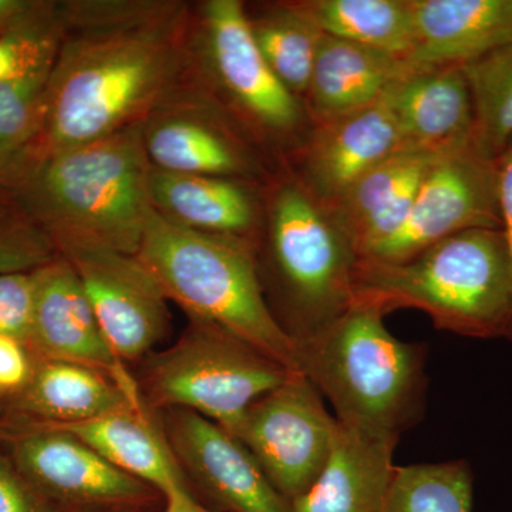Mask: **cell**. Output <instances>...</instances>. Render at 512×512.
<instances>
[{"mask_svg": "<svg viewBox=\"0 0 512 512\" xmlns=\"http://www.w3.org/2000/svg\"><path fill=\"white\" fill-rule=\"evenodd\" d=\"M190 5L62 0V37L29 164L146 119L184 72Z\"/></svg>", "mask_w": 512, "mask_h": 512, "instance_id": "obj_1", "label": "cell"}, {"mask_svg": "<svg viewBox=\"0 0 512 512\" xmlns=\"http://www.w3.org/2000/svg\"><path fill=\"white\" fill-rule=\"evenodd\" d=\"M140 123L26 165L0 192L52 242L136 255L153 214Z\"/></svg>", "mask_w": 512, "mask_h": 512, "instance_id": "obj_2", "label": "cell"}, {"mask_svg": "<svg viewBox=\"0 0 512 512\" xmlns=\"http://www.w3.org/2000/svg\"><path fill=\"white\" fill-rule=\"evenodd\" d=\"M353 302L384 315L419 309L437 329L466 338L508 339L512 266L503 231L467 229L402 262L357 258Z\"/></svg>", "mask_w": 512, "mask_h": 512, "instance_id": "obj_3", "label": "cell"}, {"mask_svg": "<svg viewBox=\"0 0 512 512\" xmlns=\"http://www.w3.org/2000/svg\"><path fill=\"white\" fill-rule=\"evenodd\" d=\"M264 205L258 272L269 308L298 348L352 305L357 254L285 165L266 181Z\"/></svg>", "mask_w": 512, "mask_h": 512, "instance_id": "obj_4", "label": "cell"}, {"mask_svg": "<svg viewBox=\"0 0 512 512\" xmlns=\"http://www.w3.org/2000/svg\"><path fill=\"white\" fill-rule=\"evenodd\" d=\"M136 258L190 320L227 330L301 373L296 343L266 301L254 244L190 231L153 211Z\"/></svg>", "mask_w": 512, "mask_h": 512, "instance_id": "obj_5", "label": "cell"}, {"mask_svg": "<svg viewBox=\"0 0 512 512\" xmlns=\"http://www.w3.org/2000/svg\"><path fill=\"white\" fill-rule=\"evenodd\" d=\"M383 318L376 306L353 302L298 345L299 367L328 397L336 420L400 439L424 407V349L397 339Z\"/></svg>", "mask_w": 512, "mask_h": 512, "instance_id": "obj_6", "label": "cell"}, {"mask_svg": "<svg viewBox=\"0 0 512 512\" xmlns=\"http://www.w3.org/2000/svg\"><path fill=\"white\" fill-rule=\"evenodd\" d=\"M183 79L210 97L279 165L296 151L301 100L279 82L256 46L241 0L191 2Z\"/></svg>", "mask_w": 512, "mask_h": 512, "instance_id": "obj_7", "label": "cell"}, {"mask_svg": "<svg viewBox=\"0 0 512 512\" xmlns=\"http://www.w3.org/2000/svg\"><path fill=\"white\" fill-rule=\"evenodd\" d=\"M292 373L227 330L190 320L174 345L144 357L136 380L151 412L191 410L235 437L249 407Z\"/></svg>", "mask_w": 512, "mask_h": 512, "instance_id": "obj_8", "label": "cell"}, {"mask_svg": "<svg viewBox=\"0 0 512 512\" xmlns=\"http://www.w3.org/2000/svg\"><path fill=\"white\" fill-rule=\"evenodd\" d=\"M140 128L154 170L255 183H266L278 171L251 137L183 74Z\"/></svg>", "mask_w": 512, "mask_h": 512, "instance_id": "obj_9", "label": "cell"}, {"mask_svg": "<svg viewBox=\"0 0 512 512\" xmlns=\"http://www.w3.org/2000/svg\"><path fill=\"white\" fill-rule=\"evenodd\" d=\"M0 446L37 493L63 511L147 510L161 497L72 434L53 427L0 420Z\"/></svg>", "mask_w": 512, "mask_h": 512, "instance_id": "obj_10", "label": "cell"}, {"mask_svg": "<svg viewBox=\"0 0 512 512\" xmlns=\"http://www.w3.org/2000/svg\"><path fill=\"white\" fill-rule=\"evenodd\" d=\"M474 228L501 229L497 163L476 140L431 165L402 227L360 258L406 261L441 239Z\"/></svg>", "mask_w": 512, "mask_h": 512, "instance_id": "obj_11", "label": "cell"}, {"mask_svg": "<svg viewBox=\"0 0 512 512\" xmlns=\"http://www.w3.org/2000/svg\"><path fill=\"white\" fill-rule=\"evenodd\" d=\"M336 417L303 373L256 400L235 439L241 441L272 487L291 505L319 477L332 446Z\"/></svg>", "mask_w": 512, "mask_h": 512, "instance_id": "obj_12", "label": "cell"}, {"mask_svg": "<svg viewBox=\"0 0 512 512\" xmlns=\"http://www.w3.org/2000/svg\"><path fill=\"white\" fill-rule=\"evenodd\" d=\"M59 255L79 276L114 355L124 365L150 355L170 329V312L160 285L136 255L100 248H69Z\"/></svg>", "mask_w": 512, "mask_h": 512, "instance_id": "obj_13", "label": "cell"}, {"mask_svg": "<svg viewBox=\"0 0 512 512\" xmlns=\"http://www.w3.org/2000/svg\"><path fill=\"white\" fill-rule=\"evenodd\" d=\"M161 429L184 476L221 512H291L248 448L227 430L185 409L160 412Z\"/></svg>", "mask_w": 512, "mask_h": 512, "instance_id": "obj_14", "label": "cell"}, {"mask_svg": "<svg viewBox=\"0 0 512 512\" xmlns=\"http://www.w3.org/2000/svg\"><path fill=\"white\" fill-rule=\"evenodd\" d=\"M402 147L390 89L375 103L323 124L293 157V177L320 207L328 208L362 178Z\"/></svg>", "mask_w": 512, "mask_h": 512, "instance_id": "obj_15", "label": "cell"}, {"mask_svg": "<svg viewBox=\"0 0 512 512\" xmlns=\"http://www.w3.org/2000/svg\"><path fill=\"white\" fill-rule=\"evenodd\" d=\"M35 311L26 348L33 359L93 367L140 393L136 377L104 339L89 298L72 264L57 255L36 269Z\"/></svg>", "mask_w": 512, "mask_h": 512, "instance_id": "obj_16", "label": "cell"}, {"mask_svg": "<svg viewBox=\"0 0 512 512\" xmlns=\"http://www.w3.org/2000/svg\"><path fill=\"white\" fill-rule=\"evenodd\" d=\"M141 406L146 404L140 393L126 389L100 370L39 359L22 389L0 397V420L59 426Z\"/></svg>", "mask_w": 512, "mask_h": 512, "instance_id": "obj_17", "label": "cell"}, {"mask_svg": "<svg viewBox=\"0 0 512 512\" xmlns=\"http://www.w3.org/2000/svg\"><path fill=\"white\" fill-rule=\"evenodd\" d=\"M265 183L151 171V207L178 227L244 239L256 247L264 227Z\"/></svg>", "mask_w": 512, "mask_h": 512, "instance_id": "obj_18", "label": "cell"}, {"mask_svg": "<svg viewBox=\"0 0 512 512\" xmlns=\"http://www.w3.org/2000/svg\"><path fill=\"white\" fill-rule=\"evenodd\" d=\"M446 153L396 151L367 171L338 201L322 208L355 248L357 258L402 227L424 175Z\"/></svg>", "mask_w": 512, "mask_h": 512, "instance_id": "obj_19", "label": "cell"}, {"mask_svg": "<svg viewBox=\"0 0 512 512\" xmlns=\"http://www.w3.org/2000/svg\"><path fill=\"white\" fill-rule=\"evenodd\" d=\"M399 439L336 420L328 460L291 512H380L394 474Z\"/></svg>", "mask_w": 512, "mask_h": 512, "instance_id": "obj_20", "label": "cell"}, {"mask_svg": "<svg viewBox=\"0 0 512 512\" xmlns=\"http://www.w3.org/2000/svg\"><path fill=\"white\" fill-rule=\"evenodd\" d=\"M400 150H456L474 138V110L460 64L419 67L390 87Z\"/></svg>", "mask_w": 512, "mask_h": 512, "instance_id": "obj_21", "label": "cell"}, {"mask_svg": "<svg viewBox=\"0 0 512 512\" xmlns=\"http://www.w3.org/2000/svg\"><path fill=\"white\" fill-rule=\"evenodd\" d=\"M416 69L400 57L323 35L303 104L323 126L375 103Z\"/></svg>", "mask_w": 512, "mask_h": 512, "instance_id": "obj_22", "label": "cell"}, {"mask_svg": "<svg viewBox=\"0 0 512 512\" xmlns=\"http://www.w3.org/2000/svg\"><path fill=\"white\" fill-rule=\"evenodd\" d=\"M414 67L461 64L512 40V0H410Z\"/></svg>", "mask_w": 512, "mask_h": 512, "instance_id": "obj_23", "label": "cell"}, {"mask_svg": "<svg viewBox=\"0 0 512 512\" xmlns=\"http://www.w3.org/2000/svg\"><path fill=\"white\" fill-rule=\"evenodd\" d=\"M156 417L147 406L130 407L82 423L47 427L72 434L114 467L150 485L165 498L188 485Z\"/></svg>", "mask_w": 512, "mask_h": 512, "instance_id": "obj_24", "label": "cell"}, {"mask_svg": "<svg viewBox=\"0 0 512 512\" xmlns=\"http://www.w3.org/2000/svg\"><path fill=\"white\" fill-rule=\"evenodd\" d=\"M247 18L256 46L269 69L303 103L325 33L303 8L302 2L271 3L255 12L247 9Z\"/></svg>", "mask_w": 512, "mask_h": 512, "instance_id": "obj_25", "label": "cell"}, {"mask_svg": "<svg viewBox=\"0 0 512 512\" xmlns=\"http://www.w3.org/2000/svg\"><path fill=\"white\" fill-rule=\"evenodd\" d=\"M302 5L325 35L407 62L416 49L410 0H312Z\"/></svg>", "mask_w": 512, "mask_h": 512, "instance_id": "obj_26", "label": "cell"}, {"mask_svg": "<svg viewBox=\"0 0 512 512\" xmlns=\"http://www.w3.org/2000/svg\"><path fill=\"white\" fill-rule=\"evenodd\" d=\"M474 110V138L497 160L512 144V40L460 64Z\"/></svg>", "mask_w": 512, "mask_h": 512, "instance_id": "obj_27", "label": "cell"}, {"mask_svg": "<svg viewBox=\"0 0 512 512\" xmlns=\"http://www.w3.org/2000/svg\"><path fill=\"white\" fill-rule=\"evenodd\" d=\"M474 474L466 460L394 468L380 512H473Z\"/></svg>", "mask_w": 512, "mask_h": 512, "instance_id": "obj_28", "label": "cell"}, {"mask_svg": "<svg viewBox=\"0 0 512 512\" xmlns=\"http://www.w3.org/2000/svg\"><path fill=\"white\" fill-rule=\"evenodd\" d=\"M50 70L0 83V188L29 164L39 137Z\"/></svg>", "mask_w": 512, "mask_h": 512, "instance_id": "obj_29", "label": "cell"}, {"mask_svg": "<svg viewBox=\"0 0 512 512\" xmlns=\"http://www.w3.org/2000/svg\"><path fill=\"white\" fill-rule=\"evenodd\" d=\"M62 37L60 2L32 25L0 36V83L50 69Z\"/></svg>", "mask_w": 512, "mask_h": 512, "instance_id": "obj_30", "label": "cell"}, {"mask_svg": "<svg viewBox=\"0 0 512 512\" xmlns=\"http://www.w3.org/2000/svg\"><path fill=\"white\" fill-rule=\"evenodd\" d=\"M57 255L50 239L0 192V274L33 272Z\"/></svg>", "mask_w": 512, "mask_h": 512, "instance_id": "obj_31", "label": "cell"}, {"mask_svg": "<svg viewBox=\"0 0 512 512\" xmlns=\"http://www.w3.org/2000/svg\"><path fill=\"white\" fill-rule=\"evenodd\" d=\"M35 296V271L0 274V335L28 343Z\"/></svg>", "mask_w": 512, "mask_h": 512, "instance_id": "obj_32", "label": "cell"}, {"mask_svg": "<svg viewBox=\"0 0 512 512\" xmlns=\"http://www.w3.org/2000/svg\"><path fill=\"white\" fill-rule=\"evenodd\" d=\"M0 512H67L49 503L0 446Z\"/></svg>", "mask_w": 512, "mask_h": 512, "instance_id": "obj_33", "label": "cell"}, {"mask_svg": "<svg viewBox=\"0 0 512 512\" xmlns=\"http://www.w3.org/2000/svg\"><path fill=\"white\" fill-rule=\"evenodd\" d=\"M35 359L25 343L0 335V397L18 392L33 372Z\"/></svg>", "mask_w": 512, "mask_h": 512, "instance_id": "obj_34", "label": "cell"}, {"mask_svg": "<svg viewBox=\"0 0 512 512\" xmlns=\"http://www.w3.org/2000/svg\"><path fill=\"white\" fill-rule=\"evenodd\" d=\"M55 0H0V36L32 25L52 9Z\"/></svg>", "mask_w": 512, "mask_h": 512, "instance_id": "obj_35", "label": "cell"}, {"mask_svg": "<svg viewBox=\"0 0 512 512\" xmlns=\"http://www.w3.org/2000/svg\"><path fill=\"white\" fill-rule=\"evenodd\" d=\"M497 163L498 208H500L501 231L512 266V144L495 160Z\"/></svg>", "mask_w": 512, "mask_h": 512, "instance_id": "obj_36", "label": "cell"}, {"mask_svg": "<svg viewBox=\"0 0 512 512\" xmlns=\"http://www.w3.org/2000/svg\"><path fill=\"white\" fill-rule=\"evenodd\" d=\"M164 510L161 512H221L215 508L204 507L192 497L190 488L178 490L164 498Z\"/></svg>", "mask_w": 512, "mask_h": 512, "instance_id": "obj_37", "label": "cell"}, {"mask_svg": "<svg viewBox=\"0 0 512 512\" xmlns=\"http://www.w3.org/2000/svg\"><path fill=\"white\" fill-rule=\"evenodd\" d=\"M146 510H140V508L133 507H114V508H99V510H86L76 512H144Z\"/></svg>", "mask_w": 512, "mask_h": 512, "instance_id": "obj_38", "label": "cell"}, {"mask_svg": "<svg viewBox=\"0 0 512 512\" xmlns=\"http://www.w3.org/2000/svg\"><path fill=\"white\" fill-rule=\"evenodd\" d=\"M508 340H511V342H512V329H511V332H510V336H508Z\"/></svg>", "mask_w": 512, "mask_h": 512, "instance_id": "obj_39", "label": "cell"}]
</instances>
